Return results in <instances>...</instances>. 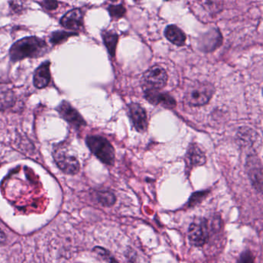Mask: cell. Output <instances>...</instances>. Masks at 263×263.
<instances>
[{
    "label": "cell",
    "mask_w": 263,
    "mask_h": 263,
    "mask_svg": "<svg viewBox=\"0 0 263 263\" xmlns=\"http://www.w3.org/2000/svg\"><path fill=\"white\" fill-rule=\"evenodd\" d=\"M53 158L59 168L67 175H75L80 171V163L74 155H72L68 144L61 143L55 146Z\"/></svg>",
    "instance_id": "4"
},
{
    "label": "cell",
    "mask_w": 263,
    "mask_h": 263,
    "mask_svg": "<svg viewBox=\"0 0 263 263\" xmlns=\"http://www.w3.org/2000/svg\"><path fill=\"white\" fill-rule=\"evenodd\" d=\"M95 196L98 202L104 207H111L116 202V196L115 194L108 191L97 192Z\"/></svg>",
    "instance_id": "16"
},
{
    "label": "cell",
    "mask_w": 263,
    "mask_h": 263,
    "mask_svg": "<svg viewBox=\"0 0 263 263\" xmlns=\"http://www.w3.org/2000/svg\"><path fill=\"white\" fill-rule=\"evenodd\" d=\"M104 45L107 47L108 53L112 58L115 56L116 47L118 43V35L114 31H104L102 33Z\"/></svg>",
    "instance_id": "15"
},
{
    "label": "cell",
    "mask_w": 263,
    "mask_h": 263,
    "mask_svg": "<svg viewBox=\"0 0 263 263\" xmlns=\"http://www.w3.org/2000/svg\"><path fill=\"white\" fill-rule=\"evenodd\" d=\"M93 252L101 257V259L104 260L107 263H119L118 260L114 257V255L110 253L107 249L102 247H95L93 249Z\"/></svg>",
    "instance_id": "19"
},
{
    "label": "cell",
    "mask_w": 263,
    "mask_h": 263,
    "mask_svg": "<svg viewBox=\"0 0 263 263\" xmlns=\"http://www.w3.org/2000/svg\"><path fill=\"white\" fill-rule=\"evenodd\" d=\"M219 34V32L215 31V30L211 32L210 33H206V34L203 36V41H201V49H202V50L209 52L216 48V46L214 45V44L211 42V40L213 39V38H215V36Z\"/></svg>",
    "instance_id": "18"
},
{
    "label": "cell",
    "mask_w": 263,
    "mask_h": 263,
    "mask_svg": "<svg viewBox=\"0 0 263 263\" xmlns=\"http://www.w3.org/2000/svg\"><path fill=\"white\" fill-rule=\"evenodd\" d=\"M255 135L256 134L252 130V129L242 127V129H239L237 136L244 145H252L256 138Z\"/></svg>",
    "instance_id": "17"
},
{
    "label": "cell",
    "mask_w": 263,
    "mask_h": 263,
    "mask_svg": "<svg viewBox=\"0 0 263 263\" xmlns=\"http://www.w3.org/2000/svg\"><path fill=\"white\" fill-rule=\"evenodd\" d=\"M164 35L166 38L175 45L181 47L185 44L186 35L179 27L175 25H169L166 27Z\"/></svg>",
    "instance_id": "14"
},
{
    "label": "cell",
    "mask_w": 263,
    "mask_h": 263,
    "mask_svg": "<svg viewBox=\"0 0 263 263\" xmlns=\"http://www.w3.org/2000/svg\"><path fill=\"white\" fill-rule=\"evenodd\" d=\"M255 262V257L250 250L243 251L242 253L240 255L237 263H254Z\"/></svg>",
    "instance_id": "23"
},
{
    "label": "cell",
    "mask_w": 263,
    "mask_h": 263,
    "mask_svg": "<svg viewBox=\"0 0 263 263\" xmlns=\"http://www.w3.org/2000/svg\"><path fill=\"white\" fill-rule=\"evenodd\" d=\"M86 143L90 152L104 164L113 165L115 161V152L110 141L99 135H90L86 138Z\"/></svg>",
    "instance_id": "3"
},
{
    "label": "cell",
    "mask_w": 263,
    "mask_h": 263,
    "mask_svg": "<svg viewBox=\"0 0 263 263\" xmlns=\"http://www.w3.org/2000/svg\"><path fill=\"white\" fill-rule=\"evenodd\" d=\"M108 11L111 18L117 20V21L123 17L126 13L125 8L122 4L109 6Z\"/></svg>",
    "instance_id": "20"
},
{
    "label": "cell",
    "mask_w": 263,
    "mask_h": 263,
    "mask_svg": "<svg viewBox=\"0 0 263 263\" xmlns=\"http://www.w3.org/2000/svg\"><path fill=\"white\" fill-rule=\"evenodd\" d=\"M246 172L252 187L257 192H262V165L261 160L255 154H250L246 159Z\"/></svg>",
    "instance_id": "6"
},
{
    "label": "cell",
    "mask_w": 263,
    "mask_h": 263,
    "mask_svg": "<svg viewBox=\"0 0 263 263\" xmlns=\"http://www.w3.org/2000/svg\"><path fill=\"white\" fill-rule=\"evenodd\" d=\"M43 5L47 10H53L58 7V3L54 2V1H46V2H44Z\"/></svg>",
    "instance_id": "24"
},
{
    "label": "cell",
    "mask_w": 263,
    "mask_h": 263,
    "mask_svg": "<svg viewBox=\"0 0 263 263\" xmlns=\"http://www.w3.org/2000/svg\"><path fill=\"white\" fill-rule=\"evenodd\" d=\"M61 24L63 27L68 30H79L84 24V16H83L82 11L80 9H73L67 12L61 20Z\"/></svg>",
    "instance_id": "12"
},
{
    "label": "cell",
    "mask_w": 263,
    "mask_h": 263,
    "mask_svg": "<svg viewBox=\"0 0 263 263\" xmlns=\"http://www.w3.org/2000/svg\"><path fill=\"white\" fill-rule=\"evenodd\" d=\"M50 66V63L47 61V62L41 64L35 71L34 77H33V84L36 88H44L50 84V78H51Z\"/></svg>",
    "instance_id": "13"
},
{
    "label": "cell",
    "mask_w": 263,
    "mask_h": 263,
    "mask_svg": "<svg viewBox=\"0 0 263 263\" xmlns=\"http://www.w3.org/2000/svg\"><path fill=\"white\" fill-rule=\"evenodd\" d=\"M48 46L44 40L36 36H29L15 43L10 50L12 61H22L26 58H37L48 52Z\"/></svg>",
    "instance_id": "1"
},
{
    "label": "cell",
    "mask_w": 263,
    "mask_h": 263,
    "mask_svg": "<svg viewBox=\"0 0 263 263\" xmlns=\"http://www.w3.org/2000/svg\"><path fill=\"white\" fill-rule=\"evenodd\" d=\"M73 35H76V33H67V32H55V33H52L50 41L53 44H60Z\"/></svg>",
    "instance_id": "21"
},
{
    "label": "cell",
    "mask_w": 263,
    "mask_h": 263,
    "mask_svg": "<svg viewBox=\"0 0 263 263\" xmlns=\"http://www.w3.org/2000/svg\"><path fill=\"white\" fill-rule=\"evenodd\" d=\"M144 97L153 105L162 106L167 109H173L176 107V101L173 97L167 93H161L158 90L144 89Z\"/></svg>",
    "instance_id": "10"
},
{
    "label": "cell",
    "mask_w": 263,
    "mask_h": 263,
    "mask_svg": "<svg viewBox=\"0 0 263 263\" xmlns=\"http://www.w3.org/2000/svg\"><path fill=\"white\" fill-rule=\"evenodd\" d=\"M215 93V87L208 81L192 83L184 93V101L192 107H199L207 104Z\"/></svg>",
    "instance_id": "2"
},
{
    "label": "cell",
    "mask_w": 263,
    "mask_h": 263,
    "mask_svg": "<svg viewBox=\"0 0 263 263\" xmlns=\"http://www.w3.org/2000/svg\"><path fill=\"white\" fill-rule=\"evenodd\" d=\"M129 118L133 124L134 127L138 132H146L147 129V118L145 110L140 104L132 103L127 106Z\"/></svg>",
    "instance_id": "8"
},
{
    "label": "cell",
    "mask_w": 263,
    "mask_h": 263,
    "mask_svg": "<svg viewBox=\"0 0 263 263\" xmlns=\"http://www.w3.org/2000/svg\"><path fill=\"white\" fill-rule=\"evenodd\" d=\"M186 168L190 172L194 167L204 165L206 156L202 149L196 143H191L185 155Z\"/></svg>",
    "instance_id": "9"
},
{
    "label": "cell",
    "mask_w": 263,
    "mask_h": 263,
    "mask_svg": "<svg viewBox=\"0 0 263 263\" xmlns=\"http://www.w3.org/2000/svg\"><path fill=\"white\" fill-rule=\"evenodd\" d=\"M168 81L167 72L161 66L155 65L149 68L143 76L144 89L161 90L164 88Z\"/></svg>",
    "instance_id": "5"
},
{
    "label": "cell",
    "mask_w": 263,
    "mask_h": 263,
    "mask_svg": "<svg viewBox=\"0 0 263 263\" xmlns=\"http://www.w3.org/2000/svg\"><path fill=\"white\" fill-rule=\"evenodd\" d=\"M208 193H209L208 191H204V192H195V193L192 194L190 199L189 200V207H193L195 204L201 202V200L204 199Z\"/></svg>",
    "instance_id": "22"
},
{
    "label": "cell",
    "mask_w": 263,
    "mask_h": 263,
    "mask_svg": "<svg viewBox=\"0 0 263 263\" xmlns=\"http://www.w3.org/2000/svg\"><path fill=\"white\" fill-rule=\"evenodd\" d=\"M57 110L64 120L77 128L86 125L85 121L83 119L81 115L69 103L63 101Z\"/></svg>",
    "instance_id": "11"
},
{
    "label": "cell",
    "mask_w": 263,
    "mask_h": 263,
    "mask_svg": "<svg viewBox=\"0 0 263 263\" xmlns=\"http://www.w3.org/2000/svg\"><path fill=\"white\" fill-rule=\"evenodd\" d=\"M189 242L195 247H201L207 242L209 238V229H208L206 220H200L198 222H192L189 226Z\"/></svg>",
    "instance_id": "7"
}]
</instances>
